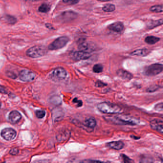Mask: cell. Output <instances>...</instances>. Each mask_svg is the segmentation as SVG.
<instances>
[{
	"mask_svg": "<svg viewBox=\"0 0 163 163\" xmlns=\"http://www.w3.org/2000/svg\"><path fill=\"white\" fill-rule=\"evenodd\" d=\"M19 78L24 82H32L36 78V75L32 71L28 70H22L19 73Z\"/></svg>",
	"mask_w": 163,
	"mask_h": 163,
	"instance_id": "obj_7",
	"label": "cell"
},
{
	"mask_svg": "<svg viewBox=\"0 0 163 163\" xmlns=\"http://www.w3.org/2000/svg\"><path fill=\"white\" fill-rule=\"evenodd\" d=\"M159 88H160V87H159V86L154 85H152L150 86V87H149L146 91H147V92H154L155 91H157Z\"/></svg>",
	"mask_w": 163,
	"mask_h": 163,
	"instance_id": "obj_30",
	"label": "cell"
},
{
	"mask_svg": "<svg viewBox=\"0 0 163 163\" xmlns=\"http://www.w3.org/2000/svg\"><path fill=\"white\" fill-rule=\"evenodd\" d=\"M67 75V72L64 68L59 67L54 69L51 74V77L54 81L59 82L66 79Z\"/></svg>",
	"mask_w": 163,
	"mask_h": 163,
	"instance_id": "obj_6",
	"label": "cell"
},
{
	"mask_svg": "<svg viewBox=\"0 0 163 163\" xmlns=\"http://www.w3.org/2000/svg\"><path fill=\"white\" fill-rule=\"evenodd\" d=\"M98 109L103 113L109 115L120 114L122 110L119 105L109 102H102L97 105Z\"/></svg>",
	"mask_w": 163,
	"mask_h": 163,
	"instance_id": "obj_2",
	"label": "cell"
},
{
	"mask_svg": "<svg viewBox=\"0 0 163 163\" xmlns=\"http://www.w3.org/2000/svg\"><path fill=\"white\" fill-rule=\"evenodd\" d=\"M25 1H39V0H24Z\"/></svg>",
	"mask_w": 163,
	"mask_h": 163,
	"instance_id": "obj_39",
	"label": "cell"
},
{
	"mask_svg": "<svg viewBox=\"0 0 163 163\" xmlns=\"http://www.w3.org/2000/svg\"><path fill=\"white\" fill-rule=\"evenodd\" d=\"M108 29L116 33H121L124 29V24L120 22H117L108 26Z\"/></svg>",
	"mask_w": 163,
	"mask_h": 163,
	"instance_id": "obj_13",
	"label": "cell"
},
{
	"mask_svg": "<svg viewBox=\"0 0 163 163\" xmlns=\"http://www.w3.org/2000/svg\"><path fill=\"white\" fill-rule=\"evenodd\" d=\"M77 14L72 11H67L64 12L59 15V19L64 22L71 21L76 18Z\"/></svg>",
	"mask_w": 163,
	"mask_h": 163,
	"instance_id": "obj_11",
	"label": "cell"
},
{
	"mask_svg": "<svg viewBox=\"0 0 163 163\" xmlns=\"http://www.w3.org/2000/svg\"><path fill=\"white\" fill-rule=\"evenodd\" d=\"M1 134L2 137L6 141H11L15 138L16 132L11 128H6L1 131Z\"/></svg>",
	"mask_w": 163,
	"mask_h": 163,
	"instance_id": "obj_8",
	"label": "cell"
},
{
	"mask_svg": "<svg viewBox=\"0 0 163 163\" xmlns=\"http://www.w3.org/2000/svg\"><path fill=\"white\" fill-rule=\"evenodd\" d=\"M0 93H6V91H5V89L1 86H0Z\"/></svg>",
	"mask_w": 163,
	"mask_h": 163,
	"instance_id": "obj_37",
	"label": "cell"
},
{
	"mask_svg": "<svg viewBox=\"0 0 163 163\" xmlns=\"http://www.w3.org/2000/svg\"><path fill=\"white\" fill-rule=\"evenodd\" d=\"M50 10V5L45 3L41 4L38 8V11L42 13H47Z\"/></svg>",
	"mask_w": 163,
	"mask_h": 163,
	"instance_id": "obj_22",
	"label": "cell"
},
{
	"mask_svg": "<svg viewBox=\"0 0 163 163\" xmlns=\"http://www.w3.org/2000/svg\"><path fill=\"white\" fill-rule=\"evenodd\" d=\"M95 85L96 87H98V88H102V87L106 86L107 85L106 83H104L103 82H101L100 80H97L95 82Z\"/></svg>",
	"mask_w": 163,
	"mask_h": 163,
	"instance_id": "obj_32",
	"label": "cell"
},
{
	"mask_svg": "<svg viewBox=\"0 0 163 163\" xmlns=\"http://www.w3.org/2000/svg\"><path fill=\"white\" fill-rule=\"evenodd\" d=\"M163 67V65L161 64H153L145 68L143 72L147 76H155L162 72Z\"/></svg>",
	"mask_w": 163,
	"mask_h": 163,
	"instance_id": "obj_5",
	"label": "cell"
},
{
	"mask_svg": "<svg viewBox=\"0 0 163 163\" xmlns=\"http://www.w3.org/2000/svg\"><path fill=\"white\" fill-rule=\"evenodd\" d=\"M51 102L53 104L56 105H59L61 104V99L58 96H54L51 98Z\"/></svg>",
	"mask_w": 163,
	"mask_h": 163,
	"instance_id": "obj_27",
	"label": "cell"
},
{
	"mask_svg": "<svg viewBox=\"0 0 163 163\" xmlns=\"http://www.w3.org/2000/svg\"><path fill=\"white\" fill-rule=\"evenodd\" d=\"M102 9L105 12H112L115 10V6L112 4H107L104 5Z\"/></svg>",
	"mask_w": 163,
	"mask_h": 163,
	"instance_id": "obj_23",
	"label": "cell"
},
{
	"mask_svg": "<svg viewBox=\"0 0 163 163\" xmlns=\"http://www.w3.org/2000/svg\"><path fill=\"white\" fill-rule=\"evenodd\" d=\"M79 0H63L64 3L70 5H74L79 3Z\"/></svg>",
	"mask_w": 163,
	"mask_h": 163,
	"instance_id": "obj_31",
	"label": "cell"
},
{
	"mask_svg": "<svg viewBox=\"0 0 163 163\" xmlns=\"http://www.w3.org/2000/svg\"><path fill=\"white\" fill-rule=\"evenodd\" d=\"M47 51L44 46H36L30 47L26 51V55L32 58H38L42 57L46 54Z\"/></svg>",
	"mask_w": 163,
	"mask_h": 163,
	"instance_id": "obj_3",
	"label": "cell"
},
{
	"mask_svg": "<svg viewBox=\"0 0 163 163\" xmlns=\"http://www.w3.org/2000/svg\"><path fill=\"white\" fill-rule=\"evenodd\" d=\"M116 74L121 79L125 80H131L133 78L132 74L122 69H120L118 70H117Z\"/></svg>",
	"mask_w": 163,
	"mask_h": 163,
	"instance_id": "obj_14",
	"label": "cell"
},
{
	"mask_svg": "<svg viewBox=\"0 0 163 163\" xmlns=\"http://www.w3.org/2000/svg\"><path fill=\"white\" fill-rule=\"evenodd\" d=\"M163 19H161L157 21H151L147 24V27L149 29H152L163 25Z\"/></svg>",
	"mask_w": 163,
	"mask_h": 163,
	"instance_id": "obj_20",
	"label": "cell"
},
{
	"mask_svg": "<svg viewBox=\"0 0 163 163\" xmlns=\"http://www.w3.org/2000/svg\"><path fill=\"white\" fill-rule=\"evenodd\" d=\"M1 103H0V108H1Z\"/></svg>",
	"mask_w": 163,
	"mask_h": 163,
	"instance_id": "obj_41",
	"label": "cell"
},
{
	"mask_svg": "<svg viewBox=\"0 0 163 163\" xmlns=\"http://www.w3.org/2000/svg\"><path fill=\"white\" fill-rule=\"evenodd\" d=\"M163 103L162 102V103H158L155 105V110H157V111H158V112H162L163 110Z\"/></svg>",
	"mask_w": 163,
	"mask_h": 163,
	"instance_id": "obj_34",
	"label": "cell"
},
{
	"mask_svg": "<svg viewBox=\"0 0 163 163\" xmlns=\"http://www.w3.org/2000/svg\"><path fill=\"white\" fill-rule=\"evenodd\" d=\"M69 40V38L66 36L59 37L49 45L48 49L50 50H57L62 48L66 46Z\"/></svg>",
	"mask_w": 163,
	"mask_h": 163,
	"instance_id": "obj_4",
	"label": "cell"
},
{
	"mask_svg": "<svg viewBox=\"0 0 163 163\" xmlns=\"http://www.w3.org/2000/svg\"><path fill=\"white\" fill-rule=\"evenodd\" d=\"M78 48L80 51L87 52H89L88 51L91 50V47L89 43H88L85 40L83 39L82 40V41H80L79 43Z\"/></svg>",
	"mask_w": 163,
	"mask_h": 163,
	"instance_id": "obj_18",
	"label": "cell"
},
{
	"mask_svg": "<svg viewBox=\"0 0 163 163\" xmlns=\"http://www.w3.org/2000/svg\"><path fill=\"white\" fill-rule=\"evenodd\" d=\"M103 66L100 64H97L95 65L93 67V71L95 73H100L103 72Z\"/></svg>",
	"mask_w": 163,
	"mask_h": 163,
	"instance_id": "obj_26",
	"label": "cell"
},
{
	"mask_svg": "<svg viewBox=\"0 0 163 163\" xmlns=\"http://www.w3.org/2000/svg\"><path fill=\"white\" fill-rule=\"evenodd\" d=\"M105 119L113 122V124L120 125H136L139 122L137 119L126 115L110 116L106 117Z\"/></svg>",
	"mask_w": 163,
	"mask_h": 163,
	"instance_id": "obj_1",
	"label": "cell"
},
{
	"mask_svg": "<svg viewBox=\"0 0 163 163\" xmlns=\"http://www.w3.org/2000/svg\"><path fill=\"white\" fill-rule=\"evenodd\" d=\"M150 53V51L147 49H141L136 50L131 53V55L136 56L139 57H145L148 55Z\"/></svg>",
	"mask_w": 163,
	"mask_h": 163,
	"instance_id": "obj_17",
	"label": "cell"
},
{
	"mask_svg": "<svg viewBox=\"0 0 163 163\" xmlns=\"http://www.w3.org/2000/svg\"><path fill=\"white\" fill-rule=\"evenodd\" d=\"M84 125L88 128L93 129L96 127L97 125V122L95 118L93 117H90L89 118L86 119L85 120Z\"/></svg>",
	"mask_w": 163,
	"mask_h": 163,
	"instance_id": "obj_16",
	"label": "cell"
},
{
	"mask_svg": "<svg viewBox=\"0 0 163 163\" xmlns=\"http://www.w3.org/2000/svg\"><path fill=\"white\" fill-rule=\"evenodd\" d=\"M150 125L152 130L157 131L160 133H163V120L158 119H155L150 122Z\"/></svg>",
	"mask_w": 163,
	"mask_h": 163,
	"instance_id": "obj_10",
	"label": "cell"
},
{
	"mask_svg": "<svg viewBox=\"0 0 163 163\" xmlns=\"http://www.w3.org/2000/svg\"><path fill=\"white\" fill-rule=\"evenodd\" d=\"M97 1H111L112 0H97Z\"/></svg>",
	"mask_w": 163,
	"mask_h": 163,
	"instance_id": "obj_40",
	"label": "cell"
},
{
	"mask_svg": "<svg viewBox=\"0 0 163 163\" xmlns=\"http://www.w3.org/2000/svg\"><path fill=\"white\" fill-rule=\"evenodd\" d=\"M91 57V55L89 53L80 50L73 53L72 54H71V58L76 61L85 60L88 59Z\"/></svg>",
	"mask_w": 163,
	"mask_h": 163,
	"instance_id": "obj_9",
	"label": "cell"
},
{
	"mask_svg": "<svg viewBox=\"0 0 163 163\" xmlns=\"http://www.w3.org/2000/svg\"><path fill=\"white\" fill-rule=\"evenodd\" d=\"M150 11L151 12L157 13H162L163 12V6L162 5H154L150 8Z\"/></svg>",
	"mask_w": 163,
	"mask_h": 163,
	"instance_id": "obj_24",
	"label": "cell"
},
{
	"mask_svg": "<svg viewBox=\"0 0 163 163\" xmlns=\"http://www.w3.org/2000/svg\"><path fill=\"white\" fill-rule=\"evenodd\" d=\"M21 114L16 110L12 111L9 115V120L10 122L13 124L18 123L21 120Z\"/></svg>",
	"mask_w": 163,
	"mask_h": 163,
	"instance_id": "obj_12",
	"label": "cell"
},
{
	"mask_svg": "<svg viewBox=\"0 0 163 163\" xmlns=\"http://www.w3.org/2000/svg\"><path fill=\"white\" fill-rule=\"evenodd\" d=\"M19 150L16 148H12L11 150L10 151V154L11 155H17V154H18Z\"/></svg>",
	"mask_w": 163,
	"mask_h": 163,
	"instance_id": "obj_35",
	"label": "cell"
},
{
	"mask_svg": "<svg viewBox=\"0 0 163 163\" xmlns=\"http://www.w3.org/2000/svg\"><path fill=\"white\" fill-rule=\"evenodd\" d=\"M160 40V38L154 37V36H148L145 39V42L149 45H154L157 43Z\"/></svg>",
	"mask_w": 163,
	"mask_h": 163,
	"instance_id": "obj_21",
	"label": "cell"
},
{
	"mask_svg": "<svg viewBox=\"0 0 163 163\" xmlns=\"http://www.w3.org/2000/svg\"><path fill=\"white\" fill-rule=\"evenodd\" d=\"M36 115L39 119H42L46 115V112L44 110H37L36 111Z\"/></svg>",
	"mask_w": 163,
	"mask_h": 163,
	"instance_id": "obj_28",
	"label": "cell"
},
{
	"mask_svg": "<svg viewBox=\"0 0 163 163\" xmlns=\"http://www.w3.org/2000/svg\"><path fill=\"white\" fill-rule=\"evenodd\" d=\"M82 163H95V162H101V161L96 160H85L82 161Z\"/></svg>",
	"mask_w": 163,
	"mask_h": 163,
	"instance_id": "obj_36",
	"label": "cell"
},
{
	"mask_svg": "<svg viewBox=\"0 0 163 163\" xmlns=\"http://www.w3.org/2000/svg\"><path fill=\"white\" fill-rule=\"evenodd\" d=\"M120 157L122 161L124 163H131V162H133V160L129 157H128L127 155H124V154H121Z\"/></svg>",
	"mask_w": 163,
	"mask_h": 163,
	"instance_id": "obj_29",
	"label": "cell"
},
{
	"mask_svg": "<svg viewBox=\"0 0 163 163\" xmlns=\"http://www.w3.org/2000/svg\"><path fill=\"white\" fill-rule=\"evenodd\" d=\"M46 27L47 28H48L49 29H53V28L52 25L50 24H46Z\"/></svg>",
	"mask_w": 163,
	"mask_h": 163,
	"instance_id": "obj_38",
	"label": "cell"
},
{
	"mask_svg": "<svg viewBox=\"0 0 163 163\" xmlns=\"http://www.w3.org/2000/svg\"><path fill=\"white\" fill-rule=\"evenodd\" d=\"M54 110H54V112H53V117L54 119V121H58L61 120L64 115L63 110L59 108Z\"/></svg>",
	"mask_w": 163,
	"mask_h": 163,
	"instance_id": "obj_19",
	"label": "cell"
},
{
	"mask_svg": "<svg viewBox=\"0 0 163 163\" xmlns=\"http://www.w3.org/2000/svg\"><path fill=\"white\" fill-rule=\"evenodd\" d=\"M73 103L78 107L82 106L83 104L82 101L81 100H79L77 98H75L73 100Z\"/></svg>",
	"mask_w": 163,
	"mask_h": 163,
	"instance_id": "obj_33",
	"label": "cell"
},
{
	"mask_svg": "<svg viewBox=\"0 0 163 163\" xmlns=\"http://www.w3.org/2000/svg\"><path fill=\"white\" fill-rule=\"evenodd\" d=\"M107 146L115 150H119L124 148V144L122 141H112L107 143Z\"/></svg>",
	"mask_w": 163,
	"mask_h": 163,
	"instance_id": "obj_15",
	"label": "cell"
},
{
	"mask_svg": "<svg viewBox=\"0 0 163 163\" xmlns=\"http://www.w3.org/2000/svg\"><path fill=\"white\" fill-rule=\"evenodd\" d=\"M4 20L9 24H15L16 22V19L13 16L7 15L4 17Z\"/></svg>",
	"mask_w": 163,
	"mask_h": 163,
	"instance_id": "obj_25",
	"label": "cell"
}]
</instances>
